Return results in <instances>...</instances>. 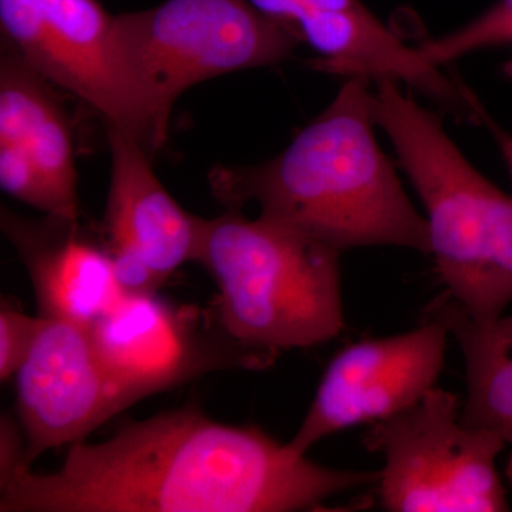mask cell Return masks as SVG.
<instances>
[{"label": "cell", "mask_w": 512, "mask_h": 512, "mask_svg": "<svg viewBox=\"0 0 512 512\" xmlns=\"http://www.w3.org/2000/svg\"><path fill=\"white\" fill-rule=\"evenodd\" d=\"M107 128L111 174L104 245L124 293H156L188 261H194L204 218L180 207L165 190L143 143Z\"/></svg>", "instance_id": "7c38bea8"}, {"label": "cell", "mask_w": 512, "mask_h": 512, "mask_svg": "<svg viewBox=\"0 0 512 512\" xmlns=\"http://www.w3.org/2000/svg\"><path fill=\"white\" fill-rule=\"evenodd\" d=\"M423 316L441 320L456 340L466 367L467 396L461 421L504 441L508 450L505 476L512 485V313L491 322H476L444 292Z\"/></svg>", "instance_id": "9a60e30c"}, {"label": "cell", "mask_w": 512, "mask_h": 512, "mask_svg": "<svg viewBox=\"0 0 512 512\" xmlns=\"http://www.w3.org/2000/svg\"><path fill=\"white\" fill-rule=\"evenodd\" d=\"M493 128L495 137H497L498 140V144H500L501 153H503L505 164H507L508 171H510L512 178V136H510V134L504 133V131L498 130L497 127L493 126Z\"/></svg>", "instance_id": "d6986e66"}, {"label": "cell", "mask_w": 512, "mask_h": 512, "mask_svg": "<svg viewBox=\"0 0 512 512\" xmlns=\"http://www.w3.org/2000/svg\"><path fill=\"white\" fill-rule=\"evenodd\" d=\"M2 231L28 269L43 318L89 328L124 295L106 245L87 238L77 220L2 210Z\"/></svg>", "instance_id": "5bb4252c"}, {"label": "cell", "mask_w": 512, "mask_h": 512, "mask_svg": "<svg viewBox=\"0 0 512 512\" xmlns=\"http://www.w3.org/2000/svg\"><path fill=\"white\" fill-rule=\"evenodd\" d=\"M338 249L239 210L205 220L195 262L218 286L225 330L276 357L335 339L345 329Z\"/></svg>", "instance_id": "277c9868"}, {"label": "cell", "mask_w": 512, "mask_h": 512, "mask_svg": "<svg viewBox=\"0 0 512 512\" xmlns=\"http://www.w3.org/2000/svg\"><path fill=\"white\" fill-rule=\"evenodd\" d=\"M461 409L457 394L434 386L366 430L363 446L383 458L375 488L384 511L510 510L497 468L504 441L464 424Z\"/></svg>", "instance_id": "8992f818"}, {"label": "cell", "mask_w": 512, "mask_h": 512, "mask_svg": "<svg viewBox=\"0 0 512 512\" xmlns=\"http://www.w3.org/2000/svg\"><path fill=\"white\" fill-rule=\"evenodd\" d=\"M494 47L510 50L504 73L512 77V0H497L467 25L448 35L426 40L417 49L427 62L441 67L471 53Z\"/></svg>", "instance_id": "2e32d148"}, {"label": "cell", "mask_w": 512, "mask_h": 512, "mask_svg": "<svg viewBox=\"0 0 512 512\" xmlns=\"http://www.w3.org/2000/svg\"><path fill=\"white\" fill-rule=\"evenodd\" d=\"M16 400L28 467L137 403L101 365L89 328L59 319H46L16 373Z\"/></svg>", "instance_id": "8fae6325"}, {"label": "cell", "mask_w": 512, "mask_h": 512, "mask_svg": "<svg viewBox=\"0 0 512 512\" xmlns=\"http://www.w3.org/2000/svg\"><path fill=\"white\" fill-rule=\"evenodd\" d=\"M373 80L346 77L332 103L278 156L211 171L212 194L345 252L399 247L429 255L426 217L377 143Z\"/></svg>", "instance_id": "7a4b0ae2"}, {"label": "cell", "mask_w": 512, "mask_h": 512, "mask_svg": "<svg viewBox=\"0 0 512 512\" xmlns=\"http://www.w3.org/2000/svg\"><path fill=\"white\" fill-rule=\"evenodd\" d=\"M26 466V439L20 436L19 427L8 414L0 421V488Z\"/></svg>", "instance_id": "ac0fdd59"}, {"label": "cell", "mask_w": 512, "mask_h": 512, "mask_svg": "<svg viewBox=\"0 0 512 512\" xmlns=\"http://www.w3.org/2000/svg\"><path fill=\"white\" fill-rule=\"evenodd\" d=\"M46 325L43 316H29L5 302L0 311V379H10L18 373L32 352L40 332Z\"/></svg>", "instance_id": "e0dca14e"}, {"label": "cell", "mask_w": 512, "mask_h": 512, "mask_svg": "<svg viewBox=\"0 0 512 512\" xmlns=\"http://www.w3.org/2000/svg\"><path fill=\"white\" fill-rule=\"evenodd\" d=\"M50 84L6 47L0 62V185L46 215L79 220L72 130Z\"/></svg>", "instance_id": "4fadbf2b"}, {"label": "cell", "mask_w": 512, "mask_h": 512, "mask_svg": "<svg viewBox=\"0 0 512 512\" xmlns=\"http://www.w3.org/2000/svg\"><path fill=\"white\" fill-rule=\"evenodd\" d=\"M114 16L97 0H0L3 43L30 69L82 99L148 148L146 121L114 43Z\"/></svg>", "instance_id": "ba28073f"}, {"label": "cell", "mask_w": 512, "mask_h": 512, "mask_svg": "<svg viewBox=\"0 0 512 512\" xmlns=\"http://www.w3.org/2000/svg\"><path fill=\"white\" fill-rule=\"evenodd\" d=\"M377 480L379 471L320 466L259 427L185 404L103 443L70 444L52 473L23 467L0 488V512L313 511Z\"/></svg>", "instance_id": "6da1fadb"}, {"label": "cell", "mask_w": 512, "mask_h": 512, "mask_svg": "<svg viewBox=\"0 0 512 512\" xmlns=\"http://www.w3.org/2000/svg\"><path fill=\"white\" fill-rule=\"evenodd\" d=\"M89 333L101 365L137 402L214 370H264L276 360L232 338L217 306L177 308L156 293H124Z\"/></svg>", "instance_id": "52a82bcc"}, {"label": "cell", "mask_w": 512, "mask_h": 512, "mask_svg": "<svg viewBox=\"0 0 512 512\" xmlns=\"http://www.w3.org/2000/svg\"><path fill=\"white\" fill-rule=\"evenodd\" d=\"M114 43L143 113L151 156L178 97L221 74L285 62L301 39L247 0H165L114 16Z\"/></svg>", "instance_id": "5b68a950"}, {"label": "cell", "mask_w": 512, "mask_h": 512, "mask_svg": "<svg viewBox=\"0 0 512 512\" xmlns=\"http://www.w3.org/2000/svg\"><path fill=\"white\" fill-rule=\"evenodd\" d=\"M448 328L423 316L419 328L352 343L333 356L289 447L299 454L332 434L387 419L437 386Z\"/></svg>", "instance_id": "9c48e42d"}, {"label": "cell", "mask_w": 512, "mask_h": 512, "mask_svg": "<svg viewBox=\"0 0 512 512\" xmlns=\"http://www.w3.org/2000/svg\"><path fill=\"white\" fill-rule=\"evenodd\" d=\"M373 111L423 204L447 295L476 322L500 318L512 302V195L467 160L440 117L402 84L373 82Z\"/></svg>", "instance_id": "3957f363"}, {"label": "cell", "mask_w": 512, "mask_h": 512, "mask_svg": "<svg viewBox=\"0 0 512 512\" xmlns=\"http://www.w3.org/2000/svg\"><path fill=\"white\" fill-rule=\"evenodd\" d=\"M249 5L292 29L319 53L312 66L343 76L393 80L471 123H484L485 111L463 84L427 62L384 25L362 0H247Z\"/></svg>", "instance_id": "30bf717a"}]
</instances>
